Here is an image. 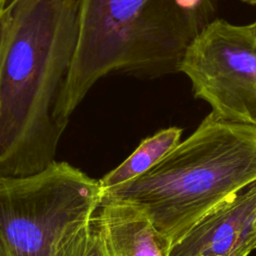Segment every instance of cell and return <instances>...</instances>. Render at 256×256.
<instances>
[{
	"label": "cell",
	"mask_w": 256,
	"mask_h": 256,
	"mask_svg": "<svg viewBox=\"0 0 256 256\" xmlns=\"http://www.w3.org/2000/svg\"><path fill=\"white\" fill-rule=\"evenodd\" d=\"M8 27H9L8 0H1L0 1V67L2 62L4 46L7 38Z\"/></svg>",
	"instance_id": "obj_10"
},
{
	"label": "cell",
	"mask_w": 256,
	"mask_h": 256,
	"mask_svg": "<svg viewBox=\"0 0 256 256\" xmlns=\"http://www.w3.org/2000/svg\"><path fill=\"white\" fill-rule=\"evenodd\" d=\"M256 249V180L203 215L169 256H248Z\"/></svg>",
	"instance_id": "obj_6"
},
{
	"label": "cell",
	"mask_w": 256,
	"mask_h": 256,
	"mask_svg": "<svg viewBox=\"0 0 256 256\" xmlns=\"http://www.w3.org/2000/svg\"><path fill=\"white\" fill-rule=\"evenodd\" d=\"M0 1H1V0H0Z\"/></svg>",
	"instance_id": "obj_14"
},
{
	"label": "cell",
	"mask_w": 256,
	"mask_h": 256,
	"mask_svg": "<svg viewBox=\"0 0 256 256\" xmlns=\"http://www.w3.org/2000/svg\"><path fill=\"white\" fill-rule=\"evenodd\" d=\"M249 27H250V29H251V31H252V33H253L254 37L256 38V21H255L254 23L250 24V25H249Z\"/></svg>",
	"instance_id": "obj_12"
},
{
	"label": "cell",
	"mask_w": 256,
	"mask_h": 256,
	"mask_svg": "<svg viewBox=\"0 0 256 256\" xmlns=\"http://www.w3.org/2000/svg\"><path fill=\"white\" fill-rule=\"evenodd\" d=\"M93 221L108 256H169L170 239L130 203L102 198Z\"/></svg>",
	"instance_id": "obj_7"
},
{
	"label": "cell",
	"mask_w": 256,
	"mask_h": 256,
	"mask_svg": "<svg viewBox=\"0 0 256 256\" xmlns=\"http://www.w3.org/2000/svg\"><path fill=\"white\" fill-rule=\"evenodd\" d=\"M80 0H11L0 67V178L52 162L64 130L53 111L71 68Z\"/></svg>",
	"instance_id": "obj_1"
},
{
	"label": "cell",
	"mask_w": 256,
	"mask_h": 256,
	"mask_svg": "<svg viewBox=\"0 0 256 256\" xmlns=\"http://www.w3.org/2000/svg\"><path fill=\"white\" fill-rule=\"evenodd\" d=\"M102 201L99 180L66 162L0 178V239L8 256H57Z\"/></svg>",
	"instance_id": "obj_4"
},
{
	"label": "cell",
	"mask_w": 256,
	"mask_h": 256,
	"mask_svg": "<svg viewBox=\"0 0 256 256\" xmlns=\"http://www.w3.org/2000/svg\"><path fill=\"white\" fill-rule=\"evenodd\" d=\"M245 3H248V4H251V5H255L256 4V0H241Z\"/></svg>",
	"instance_id": "obj_13"
},
{
	"label": "cell",
	"mask_w": 256,
	"mask_h": 256,
	"mask_svg": "<svg viewBox=\"0 0 256 256\" xmlns=\"http://www.w3.org/2000/svg\"><path fill=\"white\" fill-rule=\"evenodd\" d=\"M180 72L214 115L256 128V38L249 25L214 19L189 47Z\"/></svg>",
	"instance_id": "obj_5"
},
{
	"label": "cell",
	"mask_w": 256,
	"mask_h": 256,
	"mask_svg": "<svg viewBox=\"0 0 256 256\" xmlns=\"http://www.w3.org/2000/svg\"><path fill=\"white\" fill-rule=\"evenodd\" d=\"M256 180V128L210 112L141 176L102 192L130 203L172 244L209 210Z\"/></svg>",
	"instance_id": "obj_3"
},
{
	"label": "cell",
	"mask_w": 256,
	"mask_h": 256,
	"mask_svg": "<svg viewBox=\"0 0 256 256\" xmlns=\"http://www.w3.org/2000/svg\"><path fill=\"white\" fill-rule=\"evenodd\" d=\"M57 256H108L93 218L65 239Z\"/></svg>",
	"instance_id": "obj_9"
},
{
	"label": "cell",
	"mask_w": 256,
	"mask_h": 256,
	"mask_svg": "<svg viewBox=\"0 0 256 256\" xmlns=\"http://www.w3.org/2000/svg\"><path fill=\"white\" fill-rule=\"evenodd\" d=\"M182 131L169 127L142 140L132 154L99 180L102 192L132 181L151 169L181 142Z\"/></svg>",
	"instance_id": "obj_8"
},
{
	"label": "cell",
	"mask_w": 256,
	"mask_h": 256,
	"mask_svg": "<svg viewBox=\"0 0 256 256\" xmlns=\"http://www.w3.org/2000/svg\"><path fill=\"white\" fill-rule=\"evenodd\" d=\"M217 7L218 0H80L78 42L54 107L56 124L65 130L89 90L110 73L180 72Z\"/></svg>",
	"instance_id": "obj_2"
},
{
	"label": "cell",
	"mask_w": 256,
	"mask_h": 256,
	"mask_svg": "<svg viewBox=\"0 0 256 256\" xmlns=\"http://www.w3.org/2000/svg\"><path fill=\"white\" fill-rule=\"evenodd\" d=\"M0 256H8V254H7L6 250H5V247H4L1 239H0Z\"/></svg>",
	"instance_id": "obj_11"
}]
</instances>
